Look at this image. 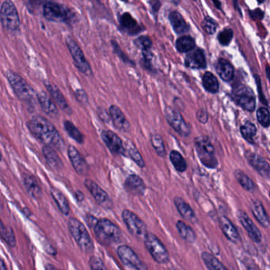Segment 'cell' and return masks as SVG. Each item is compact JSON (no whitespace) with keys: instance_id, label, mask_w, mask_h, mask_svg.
Segmentation results:
<instances>
[{"instance_id":"cell-53","label":"cell","mask_w":270,"mask_h":270,"mask_svg":"<svg viewBox=\"0 0 270 270\" xmlns=\"http://www.w3.org/2000/svg\"><path fill=\"white\" fill-rule=\"evenodd\" d=\"M76 197L79 201H82L84 199V195L83 194L82 192H80V191H77V192H76Z\"/></svg>"},{"instance_id":"cell-15","label":"cell","mask_w":270,"mask_h":270,"mask_svg":"<svg viewBox=\"0 0 270 270\" xmlns=\"http://www.w3.org/2000/svg\"><path fill=\"white\" fill-rule=\"evenodd\" d=\"M102 138L105 143L109 151L113 153V155H124L125 154V147L123 143L118 135L115 132L106 130L102 132Z\"/></svg>"},{"instance_id":"cell-18","label":"cell","mask_w":270,"mask_h":270,"mask_svg":"<svg viewBox=\"0 0 270 270\" xmlns=\"http://www.w3.org/2000/svg\"><path fill=\"white\" fill-rule=\"evenodd\" d=\"M185 63L187 67L192 69H204L207 67L206 55L201 48H196L188 52L186 57Z\"/></svg>"},{"instance_id":"cell-3","label":"cell","mask_w":270,"mask_h":270,"mask_svg":"<svg viewBox=\"0 0 270 270\" xmlns=\"http://www.w3.org/2000/svg\"><path fill=\"white\" fill-rule=\"evenodd\" d=\"M68 229L82 251L86 253H92L94 243L83 224L76 218H71L68 221Z\"/></svg>"},{"instance_id":"cell-61","label":"cell","mask_w":270,"mask_h":270,"mask_svg":"<svg viewBox=\"0 0 270 270\" xmlns=\"http://www.w3.org/2000/svg\"><path fill=\"white\" fill-rule=\"evenodd\" d=\"M122 1H125V2H127V1H128V0H122Z\"/></svg>"},{"instance_id":"cell-40","label":"cell","mask_w":270,"mask_h":270,"mask_svg":"<svg viewBox=\"0 0 270 270\" xmlns=\"http://www.w3.org/2000/svg\"><path fill=\"white\" fill-rule=\"evenodd\" d=\"M234 174H235L236 180L243 188H245L246 190L251 192L255 188V185L253 183V181L247 176L244 172L240 170H236Z\"/></svg>"},{"instance_id":"cell-31","label":"cell","mask_w":270,"mask_h":270,"mask_svg":"<svg viewBox=\"0 0 270 270\" xmlns=\"http://www.w3.org/2000/svg\"><path fill=\"white\" fill-rule=\"evenodd\" d=\"M51 195L54 200L55 203L57 204V207L63 215H68L70 212V206L67 198L63 194L62 192L57 189V188H53L51 189Z\"/></svg>"},{"instance_id":"cell-19","label":"cell","mask_w":270,"mask_h":270,"mask_svg":"<svg viewBox=\"0 0 270 270\" xmlns=\"http://www.w3.org/2000/svg\"><path fill=\"white\" fill-rule=\"evenodd\" d=\"M238 216H239L241 224L247 230L248 235L251 238L252 240L257 243H261L262 239V234L260 232L259 229L256 227L255 224H253L249 216L246 213L245 211L240 210L238 213Z\"/></svg>"},{"instance_id":"cell-20","label":"cell","mask_w":270,"mask_h":270,"mask_svg":"<svg viewBox=\"0 0 270 270\" xmlns=\"http://www.w3.org/2000/svg\"><path fill=\"white\" fill-rule=\"evenodd\" d=\"M44 85L46 86L47 90H48V92H49L51 96H52L53 100H54L56 105H58L60 107V109H62L67 114H71L72 113V109H71L70 105H68V103H67V101L65 99L61 90L57 88V86L53 85V83H44Z\"/></svg>"},{"instance_id":"cell-48","label":"cell","mask_w":270,"mask_h":270,"mask_svg":"<svg viewBox=\"0 0 270 270\" xmlns=\"http://www.w3.org/2000/svg\"><path fill=\"white\" fill-rule=\"evenodd\" d=\"M89 264H90V267L91 270H106V267L103 264V261L100 258H97V257H92V258H90Z\"/></svg>"},{"instance_id":"cell-47","label":"cell","mask_w":270,"mask_h":270,"mask_svg":"<svg viewBox=\"0 0 270 270\" xmlns=\"http://www.w3.org/2000/svg\"><path fill=\"white\" fill-rule=\"evenodd\" d=\"M135 44H136V46L141 48L143 50H147V49H151V45H152V42H151V39L148 37H141L139 38L135 42Z\"/></svg>"},{"instance_id":"cell-7","label":"cell","mask_w":270,"mask_h":270,"mask_svg":"<svg viewBox=\"0 0 270 270\" xmlns=\"http://www.w3.org/2000/svg\"><path fill=\"white\" fill-rule=\"evenodd\" d=\"M0 20L2 26L8 31H17L20 26L19 14L11 0H6L0 10Z\"/></svg>"},{"instance_id":"cell-50","label":"cell","mask_w":270,"mask_h":270,"mask_svg":"<svg viewBox=\"0 0 270 270\" xmlns=\"http://www.w3.org/2000/svg\"><path fill=\"white\" fill-rule=\"evenodd\" d=\"M76 99L83 104L87 103V96L83 90H79L76 91Z\"/></svg>"},{"instance_id":"cell-58","label":"cell","mask_w":270,"mask_h":270,"mask_svg":"<svg viewBox=\"0 0 270 270\" xmlns=\"http://www.w3.org/2000/svg\"><path fill=\"white\" fill-rule=\"evenodd\" d=\"M234 4H235V8H238V3H237V0H233Z\"/></svg>"},{"instance_id":"cell-37","label":"cell","mask_w":270,"mask_h":270,"mask_svg":"<svg viewBox=\"0 0 270 270\" xmlns=\"http://www.w3.org/2000/svg\"><path fill=\"white\" fill-rule=\"evenodd\" d=\"M0 238H2V240L7 243L10 247H14L16 244V239H15L14 230L10 227L5 226L1 219H0Z\"/></svg>"},{"instance_id":"cell-25","label":"cell","mask_w":270,"mask_h":270,"mask_svg":"<svg viewBox=\"0 0 270 270\" xmlns=\"http://www.w3.org/2000/svg\"><path fill=\"white\" fill-rule=\"evenodd\" d=\"M220 228L222 230L224 235L233 243H238L240 242V236L239 232L237 230L236 228L234 226V224L230 222L228 218L226 216H222L220 218Z\"/></svg>"},{"instance_id":"cell-13","label":"cell","mask_w":270,"mask_h":270,"mask_svg":"<svg viewBox=\"0 0 270 270\" xmlns=\"http://www.w3.org/2000/svg\"><path fill=\"white\" fill-rule=\"evenodd\" d=\"M67 47L69 48L70 53L73 57L74 61L76 63L78 69L80 70L82 73L87 76H92V70L90 67V64L84 57L83 53L81 50V48L78 45L73 39L67 38Z\"/></svg>"},{"instance_id":"cell-39","label":"cell","mask_w":270,"mask_h":270,"mask_svg":"<svg viewBox=\"0 0 270 270\" xmlns=\"http://www.w3.org/2000/svg\"><path fill=\"white\" fill-rule=\"evenodd\" d=\"M241 134L243 138L249 143H253V140L257 134V128L255 125L250 122H246L243 125L241 126Z\"/></svg>"},{"instance_id":"cell-9","label":"cell","mask_w":270,"mask_h":270,"mask_svg":"<svg viewBox=\"0 0 270 270\" xmlns=\"http://www.w3.org/2000/svg\"><path fill=\"white\" fill-rule=\"evenodd\" d=\"M232 98L237 105L248 112H253L256 107V97L253 90L246 85H239L232 91Z\"/></svg>"},{"instance_id":"cell-43","label":"cell","mask_w":270,"mask_h":270,"mask_svg":"<svg viewBox=\"0 0 270 270\" xmlns=\"http://www.w3.org/2000/svg\"><path fill=\"white\" fill-rule=\"evenodd\" d=\"M127 151H128V154H129L130 157L132 158V159L134 160L135 163H136L140 167H145V160L143 159L141 153L139 152L138 150L136 149L134 145H132V143H129V144L127 145Z\"/></svg>"},{"instance_id":"cell-2","label":"cell","mask_w":270,"mask_h":270,"mask_svg":"<svg viewBox=\"0 0 270 270\" xmlns=\"http://www.w3.org/2000/svg\"><path fill=\"white\" fill-rule=\"evenodd\" d=\"M93 229L97 239L103 245H112L122 241V230L107 219L97 220L93 225Z\"/></svg>"},{"instance_id":"cell-46","label":"cell","mask_w":270,"mask_h":270,"mask_svg":"<svg viewBox=\"0 0 270 270\" xmlns=\"http://www.w3.org/2000/svg\"><path fill=\"white\" fill-rule=\"evenodd\" d=\"M202 27L208 34H214L216 33L217 24L213 19L210 17H206L202 21Z\"/></svg>"},{"instance_id":"cell-23","label":"cell","mask_w":270,"mask_h":270,"mask_svg":"<svg viewBox=\"0 0 270 270\" xmlns=\"http://www.w3.org/2000/svg\"><path fill=\"white\" fill-rule=\"evenodd\" d=\"M38 102L42 110L50 118H57L59 117V112L56 103L44 92H41L37 95Z\"/></svg>"},{"instance_id":"cell-55","label":"cell","mask_w":270,"mask_h":270,"mask_svg":"<svg viewBox=\"0 0 270 270\" xmlns=\"http://www.w3.org/2000/svg\"><path fill=\"white\" fill-rule=\"evenodd\" d=\"M213 2L214 5L216 6V8L221 9V3L219 0H211Z\"/></svg>"},{"instance_id":"cell-60","label":"cell","mask_w":270,"mask_h":270,"mask_svg":"<svg viewBox=\"0 0 270 270\" xmlns=\"http://www.w3.org/2000/svg\"><path fill=\"white\" fill-rule=\"evenodd\" d=\"M1 160H2V153L0 151V162H1Z\"/></svg>"},{"instance_id":"cell-35","label":"cell","mask_w":270,"mask_h":270,"mask_svg":"<svg viewBox=\"0 0 270 270\" xmlns=\"http://www.w3.org/2000/svg\"><path fill=\"white\" fill-rule=\"evenodd\" d=\"M195 48V41L190 36H183L176 42L177 50L179 53H188Z\"/></svg>"},{"instance_id":"cell-24","label":"cell","mask_w":270,"mask_h":270,"mask_svg":"<svg viewBox=\"0 0 270 270\" xmlns=\"http://www.w3.org/2000/svg\"><path fill=\"white\" fill-rule=\"evenodd\" d=\"M120 25L124 31L131 35H136L143 30V28L139 25L136 19H133L129 13H125L121 16Z\"/></svg>"},{"instance_id":"cell-6","label":"cell","mask_w":270,"mask_h":270,"mask_svg":"<svg viewBox=\"0 0 270 270\" xmlns=\"http://www.w3.org/2000/svg\"><path fill=\"white\" fill-rule=\"evenodd\" d=\"M6 78L19 99L25 102H33L34 100L35 94L34 90L21 76L9 71L6 73Z\"/></svg>"},{"instance_id":"cell-32","label":"cell","mask_w":270,"mask_h":270,"mask_svg":"<svg viewBox=\"0 0 270 270\" xmlns=\"http://www.w3.org/2000/svg\"><path fill=\"white\" fill-rule=\"evenodd\" d=\"M169 20L172 27L177 34H185L188 31V25L182 15L177 11L171 12L169 15Z\"/></svg>"},{"instance_id":"cell-51","label":"cell","mask_w":270,"mask_h":270,"mask_svg":"<svg viewBox=\"0 0 270 270\" xmlns=\"http://www.w3.org/2000/svg\"><path fill=\"white\" fill-rule=\"evenodd\" d=\"M264 15V13L262 12L259 9H257L255 11H250V16L253 19H262Z\"/></svg>"},{"instance_id":"cell-1","label":"cell","mask_w":270,"mask_h":270,"mask_svg":"<svg viewBox=\"0 0 270 270\" xmlns=\"http://www.w3.org/2000/svg\"><path fill=\"white\" fill-rule=\"evenodd\" d=\"M28 128L32 134L41 142L55 148L63 149V140L53 124L42 116H36L28 122Z\"/></svg>"},{"instance_id":"cell-34","label":"cell","mask_w":270,"mask_h":270,"mask_svg":"<svg viewBox=\"0 0 270 270\" xmlns=\"http://www.w3.org/2000/svg\"><path fill=\"white\" fill-rule=\"evenodd\" d=\"M202 83H203L204 88L206 89L208 92L216 94L219 91V88H220L219 82L216 76L211 72H206L204 75Z\"/></svg>"},{"instance_id":"cell-28","label":"cell","mask_w":270,"mask_h":270,"mask_svg":"<svg viewBox=\"0 0 270 270\" xmlns=\"http://www.w3.org/2000/svg\"><path fill=\"white\" fill-rule=\"evenodd\" d=\"M250 209H251L253 216L255 217L256 220H258V222L262 227L268 228L270 226V220H269L268 215L266 213V209H265L262 202L258 200L252 201Z\"/></svg>"},{"instance_id":"cell-17","label":"cell","mask_w":270,"mask_h":270,"mask_svg":"<svg viewBox=\"0 0 270 270\" xmlns=\"http://www.w3.org/2000/svg\"><path fill=\"white\" fill-rule=\"evenodd\" d=\"M245 156L249 164L259 173L260 175L269 179L270 175V166L262 156L251 151H246Z\"/></svg>"},{"instance_id":"cell-44","label":"cell","mask_w":270,"mask_h":270,"mask_svg":"<svg viewBox=\"0 0 270 270\" xmlns=\"http://www.w3.org/2000/svg\"><path fill=\"white\" fill-rule=\"evenodd\" d=\"M257 118L261 125L268 128L270 125V112L267 108L262 107L257 112Z\"/></svg>"},{"instance_id":"cell-41","label":"cell","mask_w":270,"mask_h":270,"mask_svg":"<svg viewBox=\"0 0 270 270\" xmlns=\"http://www.w3.org/2000/svg\"><path fill=\"white\" fill-rule=\"evenodd\" d=\"M63 126H64L65 130L67 132V134L69 135L71 138L73 139L74 141L80 143L81 145L83 144V135L81 133L80 130L76 128V126L74 125V124L72 122H69V121H66V122H63Z\"/></svg>"},{"instance_id":"cell-16","label":"cell","mask_w":270,"mask_h":270,"mask_svg":"<svg viewBox=\"0 0 270 270\" xmlns=\"http://www.w3.org/2000/svg\"><path fill=\"white\" fill-rule=\"evenodd\" d=\"M67 154L76 173L82 176L87 175L89 172L88 165L85 161V159L83 158L80 151H78L77 148L72 145H70L67 148Z\"/></svg>"},{"instance_id":"cell-22","label":"cell","mask_w":270,"mask_h":270,"mask_svg":"<svg viewBox=\"0 0 270 270\" xmlns=\"http://www.w3.org/2000/svg\"><path fill=\"white\" fill-rule=\"evenodd\" d=\"M125 188L128 193L132 195H144L146 189V186L142 178L136 174H130L126 178Z\"/></svg>"},{"instance_id":"cell-52","label":"cell","mask_w":270,"mask_h":270,"mask_svg":"<svg viewBox=\"0 0 270 270\" xmlns=\"http://www.w3.org/2000/svg\"><path fill=\"white\" fill-rule=\"evenodd\" d=\"M99 115L101 119L103 120L104 122H108L109 121V116L106 113L105 110L103 109H101V111H99Z\"/></svg>"},{"instance_id":"cell-21","label":"cell","mask_w":270,"mask_h":270,"mask_svg":"<svg viewBox=\"0 0 270 270\" xmlns=\"http://www.w3.org/2000/svg\"><path fill=\"white\" fill-rule=\"evenodd\" d=\"M109 116L116 128L122 132H128L130 129V124L123 112L117 105H111L109 107Z\"/></svg>"},{"instance_id":"cell-49","label":"cell","mask_w":270,"mask_h":270,"mask_svg":"<svg viewBox=\"0 0 270 270\" xmlns=\"http://www.w3.org/2000/svg\"><path fill=\"white\" fill-rule=\"evenodd\" d=\"M197 120L199 121L201 123L206 124L208 122V113L205 109H199L197 113Z\"/></svg>"},{"instance_id":"cell-12","label":"cell","mask_w":270,"mask_h":270,"mask_svg":"<svg viewBox=\"0 0 270 270\" xmlns=\"http://www.w3.org/2000/svg\"><path fill=\"white\" fill-rule=\"evenodd\" d=\"M44 17L48 21L64 22L71 19V11L63 5L56 2H47L44 6Z\"/></svg>"},{"instance_id":"cell-8","label":"cell","mask_w":270,"mask_h":270,"mask_svg":"<svg viewBox=\"0 0 270 270\" xmlns=\"http://www.w3.org/2000/svg\"><path fill=\"white\" fill-rule=\"evenodd\" d=\"M122 219L129 232L136 239H145L147 234V226L145 223L134 212L130 210H124Z\"/></svg>"},{"instance_id":"cell-30","label":"cell","mask_w":270,"mask_h":270,"mask_svg":"<svg viewBox=\"0 0 270 270\" xmlns=\"http://www.w3.org/2000/svg\"><path fill=\"white\" fill-rule=\"evenodd\" d=\"M174 203L176 206L178 212L180 213L182 217L184 218L185 220L192 223H194L196 221V214H195L194 211L184 200L181 197H174Z\"/></svg>"},{"instance_id":"cell-29","label":"cell","mask_w":270,"mask_h":270,"mask_svg":"<svg viewBox=\"0 0 270 270\" xmlns=\"http://www.w3.org/2000/svg\"><path fill=\"white\" fill-rule=\"evenodd\" d=\"M42 151L46 159L47 164L51 168H53V170H58L63 168V163L53 147L45 145L42 148Z\"/></svg>"},{"instance_id":"cell-14","label":"cell","mask_w":270,"mask_h":270,"mask_svg":"<svg viewBox=\"0 0 270 270\" xmlns=\"http://www.w3.org/2000/svg\"><path fill=\"white\" fill-rule=\"evenodd\" d=\"M84 185L90 191V193L99 206L105 209H111L113 206V201L109 195L107 194L106 192L103 190L99 185L90 179H86L84 182Z\"/></svg>"},{"instance_id":"cell-38","label":"cell","mask_w":270,"mask_h":270,"mask_svg":"<svg viewBox=\"0 0 270 270\" xmlns=\"http://www.w3.org/2000/svg\"><path fill=\"white\" fill-rule=\"evenodd\" d=\"M170 161L178 172H184L187 170V164L180 152L178 151H172L170 154Z\"/></svg>"},{"instance_id":"cell-11","label":"cell","mask_w":270,"mask_h":270,"mask_svg":"<svg viewBox=\"0 0 270 270\" xmlns=\"http://www.w3.org/2000/svg\"><path fill=\"white\" fill-rule=\"evenodd\" d=\"M117 253L122 263L127 268L139 270H147V266L140 259L138 255L133 251V249L128 246H120Z\"/></svg>"},{"instance_id":"cell-56","label":"cell","mask_w":270,"mask_h":270,"mask_svg":"<svg viewBox=\"0 0 270 270\" xmlns=\"http://www.w3.org/2000/svg\"><path fill=\"white\" fill-rule=\"evenodd\" d=\"M45 269L46 270H53V269H56V267H54V266H50V265H47L46 266H45Z\"/></svg>"},{"instance_id":"cell-27","label":"cell","mask_w":270,"mask_h":270,"mask_svg":"<svg viewBox=\"0 0 270 270\" xmlns=\"http://www.w3.org/2000/svg\"><path fill=\"white\" fill-rule=\"evenodd\" d=\"M23 184L27 193L35 199H39L42 196V189L38 179L31 174H24Z\"/></svg>"},{"instance_id":"cell-36","label":"cell","mask_w":270,"mask_h":270,"mask_svg":"<svg viewBox=\"0 0 270 270\" xmlns=\"http://www.w3.org/2000/svg\"><path fill=\"white\" fill-rule=\"evenodd\" d=\"M201 258L205 262L206 267L210 270H227L226 267L221 262L215 258L211 253L203 252L201 254Z\"/></svg>"},{"instance_id":"cell-4","label":"cell","mask_w":270,"mask_h":270,"mask_svg":"<svg viewBox=\"0 0 270 270\" xmlns=\"http://www.w3.org/2000/svg\"><path fill=\"white\" fill-rule=\"evenodd\" d=\"M195 148L200 160L206 167L214 169L218 165L215 155V148L207 136H201L195 139Z\"/></svg>"},{"instance_id":"cell-42","label":"cell","mask_w":270,"mask_h":270,"mask_svg":"<svg viewBox=\"0 0 270 270\" xmlns=\"http://www.w3.org/2000/svg\"><path fill=\"white\" fill-rule=\"evenodd\" d=\"M151 145L155 148V151L159 155V157L164 158L166 155L165 146L164 140L159 134H154L151 136Z\"/></svg>"},{"instance_id":"cell-10","label":"cell","mask_w":270,"mask_h":270,"mask_svg":"<svg viewBox=\"0 0 270 270\" xmlns=\"http://www.w3.org/2000/svg\"><path fill=\"white\" fill-rule=\"evenodd\" d=\"M165 116L169 125L174 128L175 132H178V134L184 137L190 135L189 126L186 122L184 118H182V114L177 111L176 109H173L170 106L166 107Z\"/></svg>"},{"instance_id":"cell-33","label":"cell","mask_w":270,"mask_h":270,"mask_svg":"<svg viewBox=\"0 0 270 270\" xmlns=\"http://www.w3.org/2000/svg\"><path fill=\"white\" fill-rule=\"evenodd\" d=\"M176 228L178 229L179 235L182 239L187 241V243H193L196 240V234L192 228L188 226L186 223L182 220H178L176 224Z\"/></svg>"},{"instance_id":"cell-57","label":"cell","mask_w":270,"mask_h":270,"mask_svg":"<svg viewBox=\"0 0 270 270\" xmlns=\"http://www.w3.org/2000/svg\"><path fill=\"white\" fill-rule=\"evenodd\" d=\"M269 73H270V67L269 66H267L266 67V75H267V78H270V75H269Z\"/></svg>"},{"instance_id":"cell-26","label":"cell","mask_w":270,"mask_h":270,"mask_svg":"<svg viewBox=\"0 0 270 270\" xmlns=\"http://www.w3.org/2000/svg\"><path fill=\"white\" fill-rule=\"evenodd\" d=\"M216 71L220 77L225 82H230L235 76V69L229 61L225 59L218 60Z\"/></svg>"},{"instance_id":"cell-54","label":"cell","mask_w":270,"mask_h":270,"mask_svg":"<svg viewBox=\"0 0 270 270\" xmlns=\"http://www.w3.org/2000/svg\"><path fill=\"white\" fill-rule=\"evenodd\" d=\"M7 270V267H6L5 262H3V260L0 258V270Z\"/></svg>"},{"instance_id":"cell-5","label":"cell","mask_w":270,"mask_h":270,"mask_svg":"<svg viewBox=\"0 0 270 270\" xmlns=\"http://www.w3.org/2000/svg\"><path fill=\"white\" fill-rule=\"evenodd\" d=\"M144 241H145L146 249L155 262L159 264H166L169 262L170 260L169 253L166 249L164 243L159 240L156 235L152 233L147 232Z\"/></svg>"},{"instance_id":"cell-59","label":"cell","mask_w":270,"mask_h":270,"mask_svg":"<svg viewBox=\"0 0 270 270\" xmlns=\"http://www.w3.org/2000/svg\"><path fill=\"white\" fill-rule=\"evenodd\" d=\"M258 1L259 3H262V2H265V0H258Z\"/></svg>"},{"instance_id":"cell-45","label":"cell","mask_w":270,"mask_h":270,"mask_svg":"<svg viewBox=\"0 0 270 270\" xmlns=\"http://www.w3.org/2000/svg\"><path fill=\"white\" fill-rule=\"evenodd\" d=\"M234 33L230 29H225L218 35V41L224 46H228L232 41Z\"/></svg>"}]
</instances>
